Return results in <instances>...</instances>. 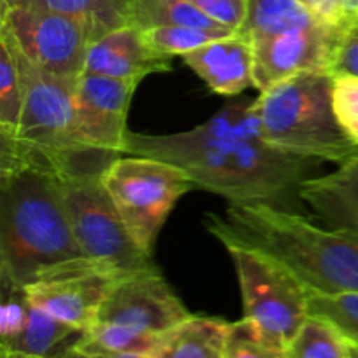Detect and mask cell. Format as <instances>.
<instances>
[{"instance_id":"cell-1","label":"cell","mask_w":358,"mask_h":358,"mask_svg":"<svg viewBox=\"0 0 358 358\" xmlns=\"http://www.w3.org/2000/svg\"><path fill=\"white\" fill-rule=\"evenodd\" d=\"M126 154L156 157L187 173L194 187L219 194L229 205L287 208L313 170L308 157L268 145L259 131L254 100L240 98L201 126L171 135L128 133ZM289 210V208H287Z\"/></svg>"},{"instance_id":"cell-2","label":"cell","mask_w":358,"mask_h":358,"mask_svg":"<svg viewBox=\"0 0 358 358\" xmlns=\"http://www.w3.org/2000/svg\"><path fill=\"white\" fill-rule=\"evenodd\" d=\"M93 264L77 243L58 173L0 150V276L28 287Z\"/></svg>"},{"instance_id":"cell-3","label":"cell","mask_w":358,"mask_h":358,"mask_svg":"<svg viewBox=\"0 0 358 358\" xmlns=\"http://www.w3.org/2000/svg\"><path fill=\"white\" fill-rule=\"evenodd\" d=\"M254 112L262 140L282 152L331 163L358 154L336 119L329 70L297 73L262 91Z\"/></svg>"},{"instance_id":"cell-4","label":"cell","mask_w":358,"mask_h":358,"mask_svg":"<svg viewBox=\"0 0 358 358\" xmlns=\"http://www.w3.org/2000/svg\"><path fill=\"white\" fill-rule=\"evenodd\" d=\"M14 49L23 73V114L16 138L0 142V150L48 164L56 173L107 170L119 156L94 150L83 142L73 100L76 84L44 72L28 62L16 45Z\"/></svg>"},{"instance_id":"cell-5","label":"cell","mask_w":358,"mask_h":358,"mask_svg":"<svg viewBox=\"0 0 358 358\" xmlns=\"http://www.w3.org/2000/svg\"><path fill=\"white\" fill-rule=\"evenodd\" d=\"M233 259L247 318L268 341L285 350L310 317V289L275 254L233 238H220Z\"/></svg>"},{"instance_id":"cell-6","label":"cell","mask_w":358,"mask_h":358,"mask_svg":"<svg viewBox=\"0 0 358 358\" xmlns=\"http://www.w3.org/2000/svg\"><path fill=\"white\" fill-rule=\"evenodd\" d=\"M103 184L133 241L149 257L171 210L194 187L175 164L135 154L112 161Z\"/></svg>"},{"instance_id":"cell-7","label":"cell","mask_w":358,"mask_h":358,"mask_svg":"<svg viewBox=\"0 0 358 358\" xmlns=\"http://www.w3.org/2000/svg\"><path fill=\"white\" fill-rule=\"evenodd\" d=\"M105 171H63L58 173L63 201L77 243L96 264L119 273H131L152 266L126 229L103 184Z\"/></svg>"},{"instance_id":"cell-8","label":"cell","mask_w":358,"mask_h":358,"mask_svg":"<svg viewBox=\"0 0 358 358\" xmlns=\"http://www.w3.org/2000/svg\"><path fill=\"white\" fill-rule=\"evenodd\" d=\"M0 30L44 72L70 84H77L84 73L93 38L76 17L37 6L0 2Z\"/></svg>"},{"instance_id":"cell-9","label":"cell","mask_w":358,"mask_h":358,"mask_svg":"<svg viewBox=\"0 0 358 358\" xmlns=\"http://www.w3.org/2000/svg\"><path fill=\"white\" fill-rule=\"evenodd\" d=\"M192 313L163 278L156 264L122 275L101 304L98 322L166 334Z\"/></svg>"},{"instance_id":"cell-10","label":"cell","mask_w":358,"mask_h":358,"mask_svg":"<svg viewBox=\"0 0 358 358\" xmlns=\"http://www.w3.org/2000/svg\"><path fill=\"white\" fill-rule=\"evenodd\" d=\"M140 83L83 73L73 87L77 128L87 147L110 156L126 154L128 112Z\"/></svg>"},{"instance_id":"cell-11","label":"cell","mask_w":358,"mask_h":358,"mask_svg":"<svg viewBox=\"0 0 358 358\" xmlns=\"http://www.w3.org/2000/svg\"><path fill=\"white\" fill-rule=\"evenodd\" d=\"M341 31L334 24L320 21L252 44L254 87L262 93L297 73L329 70Z\"/></svg>"},{"instance_id":"cell-12","label":"cell","mask_w":358,"mask_h":358,"mask_svg":"<svg viewBox=\"0 0 358 358\" xmlns=\"http://www.w3.org/2000/svg\"><path fill=\"white\" fill-rule=\"evenodd\" d=\"M122 275L126 273L93 264L31 283L27 292L35 306L72 327L87 331L98 322L101 304Z\"/></svg>"},{"instance_id":"cell-13","label":"cell","mask_w":358,"mask_h":358,"mask_svg":"<svg viewBox=\"0 0 358 358\" xmlns=\"http://www.w3.org/2000/svg\"><path fill=\"white\" fill-rule=\"evenodd\" d=\"M171 58L159 55L143 37V30L133 24L108 31L91 42L84 73L142 83L147 76L170 72Z\"/></svg>"},{"instance_id":"cell-14","label":"cell","mask_w":358,"mask_h":358,"mask_svg":"<svg viewBox=\"0 0 358 358\" xmlns=\"http://www.w3.org/2000/svg\"><path fill=\"white\" fill-rule=\"evenodd\" d=\"M182 58L215 94L238 96L254 86V49L238 31L215 38Z\"/></svg>"},{"instance_id":"cell-15","label":"cell","mask_w":358,"mask_h":358,"mask_svg":"<svg viewBox=\"0 0 358 358\" xmlns=\"http://www.w3.org/2000/svg\"><path fill=\"white\" fill-rule=\"evenodd\" d=\"M299 199L329 229L358 238V154L339 163L332 173L306 178Z\"/></svg>"},{"instance_id":"cell-16","label":"cell","mask_w":358,"mask_h":358,"mask_svg":"<svg viewBox=\"0 0 358 358\" xmlns=\"http://www.w3.org/2000/svg\"><path fill=\"white\" fill-rule=\"evenodd\" d=\"M84 332L58 320L31 303L24 329L14 341L0 346V352L21 353L38 358H66L77 350Z\"/></svg>"},{"instance_id":"cell-17","label":"cell","mask_w":358,"mask_h":358,"mask_svg":"<svg viewBox=\"0 0 358 358\" xmlns=\"http://www.w3.org/2000/svg\"><path fill=\"white\" fill-rule=\"evenodd\" d=\"M229 324L192 315L163 336L152 358H224Z\"/></svg>"},{"instance_id":"cell-18","label":"cell","mask_w":358,"mask_h":358,"mask_svg":"<svg viewBox=\"0 0 358 358\" xmlns=\"http://www.w3.org/2000/svg\"><path fill=\"white\" fill-rule=\"evenodd\" d=\"M322 20L303 0H247V16L238 34L250 44L273 35L311 27Z\"/></svg>"},{"instance_id":"cell-19","label":"cell","mask_w":358,"mask_h":358,"mask_svg":"<svg viewBox=\"0 0 358 358\" xmlns=\"http://www.w3.org/2000/svg\"><path fill=\"white\" fill-rule=\"evenodd\" d=\"M0 2L37 6L76 17L86 24L94 42L108 31L131 24L135 0H0Z\"/></svg>"},{"instance_id":"cell-20","label":"cell","mask_w":358,"mask_h":358,"mask_svg":"<svg viewBox=\"0 0 358 358\" xmlns=\"http://www.w3.org/2000/svg\"><path fill=\"white\" fill-rule=\"evenodd\" d=\"M164 336V334H163ZM161 334L140 331L121 324L96 322L84 332L83 339L77 345V353L84 357L100 355H149L159 346Z\"/></svg>"},{"instance_id":"cell-21","label":"cell","mask_w":358,"mask_h":358,"mask_svg":"<svg viewBox=\"0 0 358 358\" xmlns=\"http://www.w3.org/2000/svg\"><path fill=\"white\" fill-rule=\"evenodd\" d=\"M133 27L142 30L163 24H177V27H192L210 31H226L236 34L231 28L217 23L206 16L191 0H135L133 2Z\"/></svg>"},{"instance_id":"cell-22","label":"cell","mask_w":358,"mask_h":358,"mask_svg":"<svg viewBox=\"0 0 358 358\" xmlns=\"http://www.w3.org/2000/svg\"><path fill=\"white\" fill-rule=\"evenodd\" d=\"M24 86L13 42L0 31V142L16 138L23 114Z\"/></svg>"},{"instance_id":"cell-23","label":"cell","mask_w":358,"mask_h":358,"mask_svg":"<svg viewBox=\"0 0 358 358\" xmlns=\"http://www.w3.org/2000/svg\"><path fill=\"white\" fill-rule=\"evenodd\" d=\"M287 358H357L348 339L324 318L310 315L287 348Z\"/></svg>"},{"instance_id":"cell-24","label":"cell","mask_w":358,"mask_h":358,"mask_svg":"<svg viewBox=\"0 0 358 358\" xmlns=\"http://www.w3.org/2000/svg\"><path fill=\"white\" fill-rule=\"evenodd\" d=\"M310 315L334 325L353 348L358 350V292L310 290Z\"/></svg>"},{"instance_id":"cell-25","label":"cell","mask_w":358,"mask_h":358,"mask_svg":"<svg viewBox=\"0 0 358 358\" xmlns=\"http://www.w3.org/2000/svg\"><path fill=\"white\" fill-rule=\"evenodd\" d=\"M226 31H210L192 27H177V24H163L143 30V37L149 42L150 48L159 55L173 58V56H185L196 49L203 48L215 38L227 37Z\"/></svg>"},{"instance_id":"cell-26","label":"cell","mask_w":358,"mask_h":358,"mask_svg":"<svg viewBox=\"0 0 358 358\" xmlns=\"http://www.w3.org/2000/svg\"><path fill=\"white\" fill-rule=\"evenodd\" d=\"M224 358H287V353L268 341L247 318H241L229 324Z\"/></svg>"},{"instance_id":"cell-27","label":"cell","mask_w":358,"mask_h":358,"mask_svg":"<svg viewBox=\"0 0 358 358\" xmlns=\"http://www.w3.org/2000/svg\"><path fill=\"white\" fill-rule=\"evenodd\" d=\"M2 282V310H0V346H7L21 334L30 315L31 301L27 287L0 276Z\"/></svg>"},{"instance_id":"cell-28","label":"cell","mask_w":358,"mask_h":358,"mask_svg":"<svg viewBox=\"0 0 358 358\" xmlns=\"http://www.w3.org/2000/svg\"><path fill=\"white\" fill-rule=\"evenodd\" d=\"M332 108L343 131L358 145V76H332Z\"/></svg>"},{"instance_id":"cell-29","label":"cell","mask_w":358,"mask_h":358,"mask_svg":"<svg viewBox=\"0 0 358 358\" xmlns=\"http://www.w3.org/2000/svg\"><path fill=\"white\" fill-rule=\"evenodd\" d=\"M329 72L332 76H338V73L358 76V23L341 31L334 52H332Z\"/></svg>"},{"instance_id":"cell-30","label":"cell","mask_w":358,"mask_h":358,"mask_svg":"<svg viewBox=\"0 0 358 358\" xmlns=\"http://www.w3.org/2000/svg\"><path fill=\"white\" fill-rule=\"evenodd\" d=\"M217 23L238 31L247 16V0H191Z\"/></svg>"},{"instance_id":"cell-31","label":"cell","mask_w":358,"mask_h":358,"mask_svg":"<svg viewBox=\"0 0 358 358\" xmlns=\"http://www.w3.org/2000/svg\"><path fill=\"white\" fill-rule=\"evenodd\" d=\"M336 24L339 30H346L358 23V0H334Z\"/></svg>"},{"instance_id":"cell-32","label":"cell","mask_w":358,"mask_h":358,"mask_svg":"<svg viewBox=\"0 0 358 358\" xmlns=\"http://www.w3.org/2000/svg\"><path fill=\"white\" fill-rule=\"evenodd\" d=\"M303 2L306 3V6L310 7L315 14H318L322 20L327 21V23H331V24H334V27H338V24H336L334 0H303Z\"/></svg>"},{"instance_id":"cell-33","label":"cell","mask_w":358,"mask_h":358,"mask_svg":"<svg viewBox=\"0 0 358 358\" xmlns=\"http://www.w3.org/2000/svg\"><path fill=\"white\" fill-rule=\"evenodd\" d=\"M0 358H38V357L21 355V353H13V352H0Z\"/></svg>"},{"instance_id":"cell-34","label":"cell","mask_w":358,"mask_h":358,"mask_svg":"<svg viewBox=\"0 0 358 358\" xmlns=\"http://www.w3.org/2000/svg\"><path fill=\"white\" fill-rule=\"evenodd\" d=\"M87 358H152L149 355H100V357H87Z\"/></svg>"},{"instance_id":"cell-35","label":"cell","mask_w":358,"mask_h":358,"mask_svg":"<svg viewBox=\"0 0 358 358\" xmlns=\"http://www.w3.org/2000/svg\"><path fill=\"white\" fill-rule=\"evenodd\" d=\"M353 350H355V357L358 358V350H357V348H353Z\"/></svg>"}]
</instances>
